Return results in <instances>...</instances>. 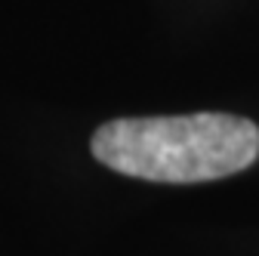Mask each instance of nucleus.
Masks as SVG:
<instances>
[{
	"instance_id": "f257e3e1",
	"label": "nucleus",
	"mask_w": 259,
	"mask_h": 256,
	"mask_svg": "<svg viewBox=\"0 0 259 256\" xmlns=\"http://www.w3.org/2000/svg\"><path fill=\"white\" fill-rule=\"evenodd\" d=\"M93 157L114 173L148 182H210L247 170L259 157V126L238 114L117 117L93 133Z\"/></svg>"
}]
</instances>
